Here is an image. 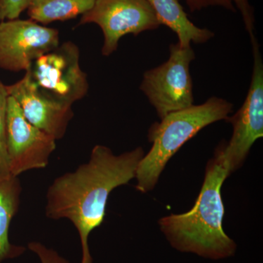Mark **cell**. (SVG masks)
Listing matches in <instances>:
<instances>
[{"label":"cell","instance_id":"6da1fadb","mask_svg":"<svg viewBox=\"0 0 263 263\" xmlns=\"http://www.w3.org/2000/svg\"><path fill=\"white\" fill-rule=\"evenodd\" d=\"M144 155L142 147L116 155L108 147L96 145L87 162L59 176L48 187L46 215L53 220L68 219L75 227L80 237L81 263H92L89 235L103 222L110 194L136 178Z\"/></svg>","mask_w":263,"mask_h":263},{"label":"cell","instance_id":"7a4b0ae2","mask_svg":"<svg viewBox=\"0 0 263 263\" xmlns=\"http://www.w3.org/2000/svg\"><path fill=\"white\" fill-rule=\"evenodd\" d=\"M228 176L214 155L208 162L201 190L193 209L161 218V231L174 248L212 259L228 258L235 254L236 243L222 228L224 209L221 190Z\"/></svg>","mask_w":263,"mask_h":263},{"label":"cell","instance_id":"3957f363","mask_svg":"<svg viewBox=\"0 0 263 263\" xmlns=\"http://www.w3.org/2000/svg\"><path fill=\"white\" fill-rule=\"evenodd\" d=\"M233 110V103L212 97L204 103L173 112L154 123L148 133L152 148L137 169V190L142 193L152 191L173 156L203 128L227 121Z\"/></svg>","mask_w":263,"mask_h":263},{"label":"cell","instance_id":"277c9868","mask_svg":"<svg viewBox=\"0 0 263 263\" xmlns=\"http://www.w3.org/2000/svg\"><path fill=\"white\" fill-rule=\"evenodd\" d=\"M41 94L72 106L87 95V75L80 66L79 46L67 41L33 61L26 71Z\"/></svg>","mask_w":263,"mask_h":263},{"label":"cell","instance_id":"5b68a950","mask_svg":"<svg viewBox=\"0 0 263 263\" xmlns=\"http://www.w3.org/2000/svg\"><path fill=\"white\" fill-rule=\"evenodd\" d=\"M195 59L190 46H170L167 61L144 72L140 89L146 95L160 119L194 105L190 64Z\"/></svg>","mask_w":263,"mask_h":263},{"label":"cell","instance_id":"8992f818","mask_svg":"<svg viewBox=\"0 0 263 263\" xmlns=\"http://www.w3.org/2000/svg\"><path fill=\"white\" fill-rule=\"evenodd\" d=\"M250 38L254 65L248 94L239 110L227 119L233 128L230 141L215 152L229 176L243 165L254 143L263 136L262 60L255 36Z\"/></svg>","mask_w":263,"mask_h":263},{"label":"cell","instance_id":"52a82bcc","mask_svg":"<svg viewBox=\"0 0 263 263\" xmlns=\"http://www.w3.org/2000/svg\"><path fill=\"white\" fill-rule=\"evenodd\" d=\"M86 24H95L101 29L104 57L117 51L124 36H138L161 25L147 0H96L91 9L81 15L79 25Z\"/></svg>","mask_w":263,"mask_h":263},{"label":"cell","instance_id":"ba28073f","mask_svg":"<svg viewBox=\"0 0 263 263\" xmlns=\"http://www.w3.org/2000/svg\"><path fill=\"white\" fill-rule=\"evenodd\" d=\"M56 141L53 137L29 123L17 102L9 97L5 146L11 176L18 177L27 171L46 168L56 149Z\"/></svg>","mask_w":263,"mask_h":263},{"label":"cell","instance_id":"9c48e42d","mask_svg":"<svg viewBox=\"0 0 263 263\" xmlns=\"http://www.w3.org/2000/svg\"><path fill=\"white\" fill-rule=\"evenodd\" d=\"M60 45V32L34 21L13 19L0 22V68L28 70L34 60Z\"/></svg>","mask_w":263,"mask_h":263},{"label":"cell","instance_id":"30bf717a","mask_svg":"<svg viewBox=\"0 0 263 263\" xmlns=\"http://www.w3.org/2000/svg\"><path fill=\"white\" fill-rule=\"evenodd\" d=\"M7 90L29 123L56 141L64 138L73 118L72 106L57 103L41 94L26 72L22 79L7 86Z\"/></svg>","mask_w":263,"mask_h":263},{"label":"cell","instance_id":"8fae6325","mask_svg":"<svg viewBox=\"0 0 263 263\" xmlns=\"http://www.w3.org/2000/svg\"><path fill=\"white\" fill-rule=\"evenodd\" d=\"M155 10L161 25L171 29L177 35L181 48H188L191 43L201 44L214 37V33L206 28L197 27L188 18L179 0H147Z\"/></svg>","mask_w":263,"mask_h":263},{"label":"cell","instance_id":"7c38bea8","mask_svg":"<svg viewBox=\"0 0 263 263\" xmlns=\"http://www.w3.org/2000/svg\"><path fill=\"white\" fill-rule=\"evenodd\" d=\"M22 187L18 177L11 176L0 181V263L20 257L27 249L10 243L9 229L12 219L20 206Z\"/></svg>","mask_w":263,"mask_h":263},{"label":"cell","instance_id":"4fadbf2b","mask_svg":"<svg viewBox=\"0 0 263 263\" xmlns=\"http://www.w3.org/2000/svg\"><path fill=\"white\" fill-rule=\"evenodd\" d=\"M96 0H32L27 8L29 19L40 24L65 22L84 14Z\"/></svg>","mask_w":263,"mask_h":263},{"label":"cell","instance_id":"5bb4252c","mask_svg":"<svg viewBox=\"0 0 263 263\" xmlns=\"http://www.w3.org/2000/svg\"><path fill=\"white\" fill-rule=\"evenodd\" d=\"M183 1L186 3L189 9L192 13L213 6L221 7L230 11L236 12L235 5L241 13L246 29L248 31L249 35L254 34L253 10L249 5V0H183Z\"/></svg>","mask_w":263,"mask_h":263},{"label":"cell","instance_id":"9a60e30c","mask_svg":"<svg viewBox=\"0 0 263 263\" xmlns=\"http://www.w3.org/2000/svg\"><path fill=\"white\" fill-rule=\"evenodd\" d=\"M32 0H0V22L19 18Z\"/></svg>","mask_w":263,"mask_h":263},{"label":"cell","instance_id":"2e32d148","mask_svg":"<svg viewBox=\"0 0 263 263\" xmlns=\"http://www.w3.org/2000/svg\"><path fill=\"white\" fill-rule=\"evenodd\" d=\"M27 247L37 256L41 263H70L56 250L48 248L41 242H29Z\"/></svg>","mask_w":263,"mask_h":263},{"label":"cell","instance_id":"e0dca14e","mask_svg":"<svg viewBox=\"0 0 263 263\" xmlns=\"http://www.w3.org/2000/svg\"><path fill=\"white\" fill-rule=\"evenodd\" d=\"M7 86L0 80V141L5 144V125L9 100Z\"/></svg>","mask_w":263,"mask_h":263},{"label":"cell","instance_id":"ac0fdd59","mask_svg":"<svg viewBox=\"0 0 263 263\" xmlns=\"http://www.w3.org/2000/svg\"><path fill=\"white\" fill-rule=\"evenodd\" d=\"M10 176L11 174L6 146L3 141H0V181L8 179Z\"/></svg>","mask_w":263,"mask_h":263}]
</instances>
